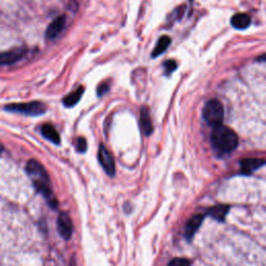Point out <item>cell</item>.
Returning <instances> with one entry per match:
<instances>
[{"instance_id":"obj_1","label":"cell","mask_w":266,"mask_h":266,"mask_svg":"<svg viewBox=\"0 0 266 266\" xmlns=\"http://www.w3.org/2000/svg\"><path fill=\"white\" fill-rule=\"evenodd\" d=\"M26 172L39 192H41L47 199L52 208L56 207V199L53 195L51 182L44 166L35 159H31L26 164Z\"/></svg>"},{"instance_id":"obj_2","label":"cell","mask_w":266,"mask_h":266,"mask_svg":"<svg viewBox=\"0 0 266 266\" xmlns=\"http://www.w3.org/2000/svg\"><path fill=\"white\" fill-rule=\"evenodd\" d=\"M211 141L217 150L225 153L235 150L238 145V138L236 133L224 125L214 127L211 135Z\"/></svg>"},{"instance_id":"obj_3","label":"cell","mask_w":266,"mask_h":266,"mask_svg":"<svg viewBox=\"0 0 266 266\" xmlns=\"http://www.w3.org/2000/svg\"><path fill=\"white\" fill-rule=\"evenodd\" d=\"M203 118L213 127L221 125L224 120V107L218 100L212 99L206 103L203 109Z\"/></svg>"},{"instance_id":"obj_4","label":"cell","mask_w":266,"mask_h":266,"mask_svg":"<svg viewBox=\"0 0 266 266\" xmlns=\"http://www.w3.org/2000/svg\"><path fill=\"white\" fill-rule=\"evenodd\" d=\"M6 110L11 113H18L26 116H40L45 114L46 106L39 101L28 103H15L6 106Z\"/></svg>"},{"instance_id":"obj_5","label":"cell","mask_w":266,"mask_h":266,"mask_svg":"<svg viewBox=\"0 0 266 266\" xmlns=\"http://www.w3.org/2000/svg\"><path fill=\"white\" fill-rule=\"evenodd\" d=\"M98 158L100 163H101L102 168L109 176H115L116 174V164L113 155L109 153V151L104 147V145H101L99 148L98 152Z\"/></svg>"},{"instance_id":"obj_6","label":"cell","mask_w":266,"mask_h":266,"mask_svg":"<svg viewBox=\"0 0 266 266\" xmlns=\"http://www.w3.org/2000/svg\"><path fill=\"white\" fill-rule=\"evenodd\" d=\"M57 230L60 236L64 239H70L73 233V224L70 215L66 212H60L57 217Z\"/></svg>"},{"instance_id":"obj_7","label":"cell","mask_w":266,"mask_h":266,"mask_svg":"<svg viewBox=\"0 0 266 266\" xmlns=\"http://www.w3.org/2000/svg\"><path fill=\"white\" fill-rule=\"evenodd\" d=\"M27 53V49L25 47H18L0 54V63L3 65L13 64L19 60H21Z\"/></svg>"},{"instance_id":"obj_8","label":"cell","mask_w":266,"mask_h":266,"mask_svg":"<svg viewBox=\"0 0 266 266\" xmlns=\"http://www.w3.org/2000/svg\"><path fill=\"white\" fill-rule=\"evenodd\" d=\"M64 23H65V18L64 16H60L57 17L53 22L50 23V25L48 26L47 30H46V38L49 40H53L55 39L59 33L61 32V30L64 27Z\"/></svg>"},{"instance_id":"obj_9","label":"cell","mask_w":266,"mask_h":266,"mask_svg":"<svg viewBox=\"0 0 266 266\" xmlns=\"http://www.w3.org/2000/svg\"><path fill=\"white\" fill-rule=\"evenodd\" d=\"M204 219V216L201 215V214H197V215H194L192 216L186 224L185 226V237L190 240L192 239L193 235L196 233V231L198 230L199 226L202 225V221Z\"/></svg>"},{"instance_id":"obj_10","label":"cell","mask_w":266,"mask_h":266,"mask_svg":"<svg viewBox=\"0 0 266 266\" xmlns=\"http://www.w3.org/2000/svg\"><path fill=\"white\" fill-rule=\"evenodd\" d=\"M264 164V160L258 159V158H247L243 159L240 163L241 166V173L246 175H250L253 172H255L260 166Z\"/></svg>"},{"instance_id":"obj_11","label":"cell","mask_w":266,"mask_h":266,"mask_svg":"<svg viewBox=\"0 0 266 266\" xmlns=\"http://www.w3.org/2000/svg\"><path fill=\"white\" fill-rule=\"evenodd\" d=\"M42 135L44 136L45 139L49 140L55 145L60 144V137L58 135V132L56 131L55 127L52 124H44L42 126Z\"/></svg>"},{"instance_id":"obj_12","label":"cell","mask_w":266,"mask_h":266,"mask_svg":"<svg viewBox=\"0 0 266 266\" xmlns=\"http://www.w3.org/2000/svg\"><path fill=\"white\" fill-rule=\"evenodd\" d=\"M84 92V87L83 86H79L77 90L73 91L72 93H70L68 96H65L62 100V103L65 107H72L74 105H76L79 100L81 99L82 95Z\"/></svg>"},{"instance_id":"obj_13","label":"cell","mask_w":266,"mask_h":266,"mask_svg":"<svg viewBox=\"0 0 266 266\" xmlns=\"http://www.w3.org/2000/svg\"><path fill=\"white\" fill-rule=\"evenodd\" d=\"M141 126L146 136H150L153 132V125H152L150 113L146 106L141 108Z\"/></svg>"},{"instance_id":"obj_14","label":"cell","mask_w":266,"mask_h":266,"mask_svg":"<svg viewBox=\"0 0 266 266\" xmlns=\"http://www.w3.org/2000/svg\"><path fill=\"white\" fill-rule=\"evenodd\" d=\"M231 24L234 28L237 29H246L250 26L251 24V18L249 15L243 14V13H239L236 14L232 17L231 19Z\"/></svg>"},{"instance_id":"obj_15","label":"cell","mask_w":266,"mask_h":266,"mask_svg":"<svg viewBox=\"0 0 266 266\" xmlns=\"http://www.w3.org/2000/svg\"><path fill=\"white\" fill-rule=\"evenodd\" d=\"M170 45H171V38L168 37V36H162L158 40V42H157V44H156V46L153 50L152 57H157V56L161 55L162 53H164L165 50L169 48Z\"/></svg>"},{"instance_id":"obj_16","label":"cell","mask_w":266,"mask_h":266,"mask_svg":"<svg viewBox=\"0 0 266 266\" xmlns=\"http://www.w3.org/2000/svg\"><path fill=\"white\" fill-rule=\"evenodd\" d=\"M228 211H229V206H226V205H217V206L212 207V208L209 210L208 214H209L211 217H213V218H215V219L221 221V220L225 219V217H226Z\"/></svg>"},{"instance_id":"obj_17","label":"cell","mask_w":266,"mask_h":266,"mask_svg":"<svg viewBox=\"0 0 266 266\" xmlns=\"http://www.w3.org/2000/svg\"><path fill=\"white\" fill-rule=\"evenodd\" d=\"M163 68H164V73L166 75H170L177 69V62L174 59L166 60L163 63Z\"/></svg>"},{"instance_id":"obj_18","label":"cell","mask_w":266,"mask_h":266,"mask_svg":"<svg viewBox=\"0 0 266 266\" xmlns=\"http://www.w3.org/2000/svg\"><path fill=\"white\" fill-rule=\"evenodd\" d=\"M168 266H190V262L184 258L173 259Z\"/></svg>"},{"instance_id":"obj_19","label":"cell","mask_w":266,"mask_h":266,"mask_svg":"<svg viewBox=\"0 0 266 266\" xmlns=\"http://www.w3.org/2000/svg\"><path fill=\"white\" fill-rule=\"evenodd\" d=\"M76 149L80 153H84L86 151V141L84 138H78L76 141Z\"/></svg>"},{"instance_id":"obj_20","label":"cell","mask_w":266,"mask_h":266,"mask_svg":"<svg viewBox=\"0 0 266 266\" xmlns=\"http://www.w3.org/2000/svg\"><path fill=\"white\" fill-rule=\"evenodd\" d=\"M108 90H109L108 84H106V83L100 84L99 87H98V90H97V92H98V96H103L105 93L108 92Z\"/></svg>"},{"instance_id":"obj_21","label":"cell","mask_w":266,"mask_h":266,"mask_svg":"<svg viewBox=\"0 0 266 266\" xmlns=\"http://www.w3.org/2000/svg\"><path fill=\"white\" fill-rule=\"evenodd\" d=\"M258 60H260V61H266V54L261 55V56L258 58Z\"/></svg>"}]
</instances>
